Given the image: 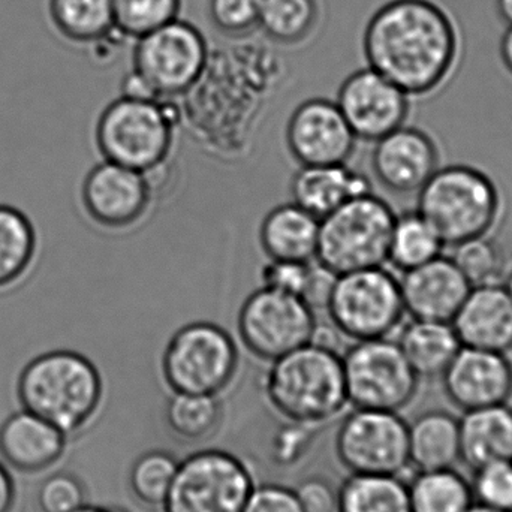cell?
Listing matches in <instances>:
<instances>
[{
  "instance_id": "cell-1",
  "label": "cell",
  "mask_w": 512,
  "mask_h": 512,
  "mask_svg": "<svg viewBox=\"0 0 512 512\" xmlns=\"http://www.w3.org/2000/svg\"><path fill=\"white\" fill-rule=\"evenodd\" d=\"M460 51L459 26L435 0H390L364 29L367 66L411 98L444 87L457 71Z\"/></svg>"
},
{
  "instance_id": "cell-2",
  "label": "cell",
  "mask_w": 512,
  "mask_h": 512,
  "mask_svg": "<svg viewBox=\"0 0 512 512\" xmlns=\"http://www.w3.org/2000/svg\"><path fill=\"white\" fill-rule=\"evenodd\" d=\"M17 397L21 408L68 436L80 432L98 414L104 381L86 355L54 349L36 355L21 369Z\"/></svg>"
},
{
  "instance_id": "cell-3",
  "label": "cell",
  "mask_w": 512,
  "mask_h": 512,
  "mask_svg": "<svg viewBox=\"0 0 512 512\" xmlns=\"http://www.w3.org/2000/svg\"><path fill=\"white\" fill-rule=\"evenodd\" d=\"M264 393L280 417L301 427L330 423L349 406L342 357L316 340L271 361Z\"/></svg>"
},
{
  "instance_id": "cell-4",
  "label": "cell",
  "mask_w": 512,
  "mask_h": 512,
  "mask_svg": "<svg viewBox=\"0 0 512 512\" xmlns=\"http://www.w3.org/2000/svg\"><path fill=\"white\" fill-rule=\"evenodd\" d=\"M417 210L438 231L445 248L492 236L504 213L498 183L471 164L439 167L418 191Z\"/></svg>"
},
{
  "instance_id": "cell-5",
  "label": "cell",
  "mask_w": 512,
  "mask_h": 512,
  "mask_svg": "<svg viewBox=\"0 0 512 512\" xmlns=\"http://www.w3.org/2000/svg\"><path fill=\"white\" fill-rule=\"evenodd\" d=\"M396 213L378 195L352 198L319 222L316 261L336 274L388 262Z\"/></svg>"
},
{
  "instance_id": "cell-6",
  "label": "cell",
  "mask_w": 512,
  "mask_h": 512,
  "mask_svg": "<svg viewBox=\"0 0 512 512\" xmlns=\"http://www.w3.org/2000/svg\"><path fill=\"white\" fill-rule=\"evenodd\" d=\"M95 141L104 161L149 174L170 156L174 120L159 101L120 96L99 114Z\"/></svg>"
},
{
  "instance_id": "cell-7",
  "label": "cell",
  "mask_w": 512,
  "mask_h": 512,
  "mask_svg": "<svg viewBox=\"0 0 512 512\" xmlns=\"http://www.w3.org/2000/svg\"><path fill=\"white\" fill-rule=\"evenodd\" d=\"M161 367L173 393L221 396L239 373V346L221 325L192 322L173 334Z\"/></svg>"
},
{
  "instance_id": "cell-8",
  "label": "cell",
  "mask_w": 512,
  "mask_h": 512,
  "mask_svg": "<svg viewBox=\"0 0 512 512\" xmlns=\"http://www.w3.org/2000/svg\"><path fill=\"white\" fill-rule=\"evenodd\" d=\"M325 310L334 328L354 342L390 337L406 313L399 277L384 265L337 274Z\"/></svg>"
},
{
  "instance_id": "cell-9",
  "label": "cell",
  "mask_w": 512,
  "mask_h": 512,
  "mask_svg": "<svg viewBox=\"0 0 512 512\" xmlns=\"http://www.w3.org/2000/svg\"><path fill=\"white\" fill-rule=\"evenodd\" d=\"M342 360L351 408L400 412L417 396L420 378L390 337L354 342Z\"/></svg>"
},
{
  "instance_id": "cell-10",
  "label": "cell",
  "mask_w": 512,
  "mask_h": 512,
  "mask_svg": "<svg viewBox=\"0 0 512 512\" xmlns=\"http://www.w3.org/2000/svg\"><path fill=\"white\" fill-rule=\"evenodd\" d=\"M255 481L228 451L203 450L179 462L164 512H243Z\"/></svg>"
},
{
  "instance_id": "cell-11",
  "label": "cell",
  "mask_w": 512,
  "mask_h": 512,
  "mask_svg": "<svg viewBox=\"0 0 512 512\" xmlns=\"http://www.w3.org/2000/svg\"><path fill=\"white\" fill-rule=\"evenodd\" d=\"M207 62V39L197 26L182 18L135 39L132 71L146 81L159 101L192 89Z\"/></svg>"
},
{
  "instance_id": "cell-12",
  "label": "cell",
  "mask_w": 512,
  "mask_h": 512,
  "mask_svg": "<svg viewBox=\"0 0 512 512\" xmlns=\"http://www.w3.org/2000/svg\"><path fill=\"white\" fill-rule=\"evenodd\" d=\"M237 331L249 354L271 363L316 340L318 321L300 297L262 286L243 301Z\"/></svg>"
},
{
  "instance_id": "cell-13",
  "label": "cell",
  "mask_w": 512,
  "mask_h": 512,
  "mask_svg": "<svg viewBox=\"0 0 512 512\" xmlns=\"http://www.w3.org/2000/svg\"><path fill=\"white\" fill-rule=\"evenodd\" d=\"M336 454L351 475H400L411 466L408 423L399 412L352 408L337 430Z\"/></svg>"
},
{
  "instance_id": "cell-14",
  "label": "cell",
  "mask_w": 512,
  "mask_h": 512,
  "mask_svg": "<svg viewBox=\"0 0 512 512\" xmlns=\"http://www.w3.org/2000/svg\"><path fill=\"white\" fill-rule=\"evenodd\" d=\"M147 176L102 159L81 183V206L87 218L105 230H125L143 221L153 198Z\"/></svg>"
},
{
  "instance_id": "cell-15",
  "label": "cell",
  "mask_w": 512,
  "mask_h": 512,
  "mask_svg": "<svg viewBox=\"0 0 512 512\" xmlns=\"http://www.w3.org/2000/svg\"><path fill=\"white\" fill-rule=\"evenodd\" d=\"M336 104L357 140L367 143L406 125L411 113V96L369 66L343 81Z\"/></svg>"
},
{
  "instance_id": "cell-16",
  "label": "cell",
  "mask_w": 512,
  "mask_h": 512,
  "mask_svg": "<svg viewBox=\"0 0 512 512\" xmlns=\"http://www.w3.org/2000/svg\"><path fill=\"white\" fill-rule=\"evenodd\" d=\"M285 137L300 167L348 164L358 143L336 101L325 98L301 102L289 117Z\"/></svg>"
},
{
  "instance_id": "cell-17",
  "label": "cell",
  "mask_w": 512,
  "mask_h": 512,
  "mask_svg": "<svg viewBox=\"0 0 512 512\" xmlns=\"http://www.w3.org/2000/svg\"><path fill=\"white\" fill-rule=\"evenodd\" d=\"M370 162L375 179L387 191L418 194L441 167V150L429 132L403 125L375 141Z\"/></svg>"
},
{
  "instance_id": "cell-18",
  "label": "cell",
  "mask_w": 512,
  "mask_h": 512,
  "mask_svg": "<svg viewBox=\"0 0 512 512\" xmlns=\"http://www.w3.org/2000/svg\"><path fill=\"white\" fill-rule=\"evenodd\" d=\"M441 378L448 400L463 412L504 405L512 397V361L502 352L462 346Z\"/></svg>"
},
{
  "instance_id": "cell-19",
  "label": "cell",
  "mask_w": 512,
  "mask_h": 512,
  "mask_svg": "<svg viewBox=\"0 0 512 512\" xmlns=\"http://www.w3.org/2000/svg\"><path fill=\"white\" fill-rule=\"evenodd\" d=\"M399 280L405 312L424 321H453L472 288L453 259L444 255L403 271Z\"/></svg>"
},
{
  "instance_id": "cell-20",
  "label": "cell",
  "mask_w": 512,
  "mask_h": 512,
  "mask_svg": "<svg viewBox=\"0 0 512 512\" xmlns=\"http://www.w3.org/2000/svg\"><path fill=\"white\" fill-rule=\"evenodd\" d=\"M451 324L462 346L508 354L512 351L510 292L504 283L472 286Z\"/></svg>"
},
{
  "instance_id": "cell-21",
  "label": "cell",
  "mask_w": 512,
  "mask_h": 512,
  "mask_svg": "<svg viewBox=\"0 0 512 512\" xmlns=\"http://www.w3.org/2000/svg\"><path fill=\"white\" fill-rule=\"evenodd\" d=\"M66 435L38 415L21 409L0 427V456L21 474H38L59 462Z\"/></svg>"
},
{
  "instance_id": "cell-22",
  "label": "cell",
  "mask_w": 512,
  "mask_h": 512,
  "mask_svg": "<svg viewBox=\"0 0 512 512\" xmlns=\"http://www.w3.org/2000/svg\"><path fill=\"white\" fill-rule=\"evenodd\" d=\"M292 203L321 221L352 198L372 194V180L346 164L300 167L291 180Z\"/></svg>"
},
{
  "instance_id": "cell-23",
  "label": "cell",
  "mask_w": 512,
  "mask_h": 512,
  "mask_svg": "<svg viewBox=\"0 0 512 512\" xmlns=\"http://www.w3.org/2000/svg\"><path fill=\"white\" fill-rule=\"evenodd\" d=\"M460 462L472 471L512 462V409L507 403L474 409L460 418Z\"/></svg>"
},
{
  "instance_id": "cell-24",
  "label": "cell",
  "mask_w": 512,
  "mask_h": 512,
  "mask_svg": "<svg viewBox=\"0 0 512 512\" xmlns=\"http://www.w3.org/2000/svg\"><path fill=\"white\" fill-rule=\"evenodd\" d=\"M319 219L295 203L274 207L262 219L259 245L273 261H315Z\"/></svg>"
},
{
  "instance_id": "cell-25",
  "label": "cell",
  "mask_w": 512,
  "mask_h": 512,
  "mask_svg": "<svg viewBox=\"0 0 512 512\" xmlns=\"http://www.w3.org/2000/svg\"><path fill=\"white\" fill-rule=\"evenodd\" d=\"M409 463L420 471L450 469L460 462V420L441 409L408 424Z\"/></svg>"
},
{
  "instance_id": "cell-26",
  "label": "cell",
  "mask_w": 512,
  "mask_h": 512,
  "mask_svg": "<svg viewBox=\"0 0 512 512\" xmlns=\"http://www.w3.org/2000/svg\"><path fill=\"white\" fill-rule=\"evenodd\" d=\"M418 378H441L462 348L451 322L412 319L396 340Z\"/></svg>"
},
{
  "instance_id": "cell-27",
  "label": "cell",
  "mask_w": 512,
  "mask_h": 512,
  "mask_svg": "<svg viewBox=\"0 0 512 512\" xmlns=\"http://www.w3.org/2000/svg\"><path fill=\"white\" fill-rule=\"evenodd\" d=\"M48 18L56 32L75 45H93L119 35L113 0H48Z\"/></svg>"
},
{
  "instance_id": "cell-28",
  "label": "cell",
  "mask_w": 512,
  "mask_h": 512,
  "mask_svg": "<svg viewBox=\"0 0 512 512\" xmlns=\"http://www.w3.org/2000/svg\"><path fill=\"white\" fill-rule=\"evenodd\" d=\"M38 233L26 213L0 204V292L17 286L38 256Z\"/></svg>"
},
{
  "instance_id": "cell-29",
  "label": "cell",
  "mask_w": 512,
  "mask_h": 512,
  "mask_svg": "<svg viewBox=\"0 0 512 512\" xmlns=\"http://www.w3.org/2000/svg\"><path fill=\"white\" fill-rule=\"evenodd\" d=\"M337 492V512H411L408 484L399 475H351Z\"/></svg>"
},
{
  "instance_id": "cell-30",
  "label": "cell",
  "mask_w": 512,
  "mask_h": 512,
  "mask_svg": "<svg viewBox=\"0 0 512 512\" xmlns=\"http://www.w3.org/2000/svg\"><path fill=\"white\" fill-rule=\"evenodd\" d=\"M408 493L411 512H466L474 504L471 483L454 468L417 472Z\"/></svg>"
},
{
  "instance_id": "cell-31",
  "label": "cell",
  "mask_w": 512,
  "mask_h": 512,
  "mask_svg": "<svg viewBox=\"0 0 512 512\" xmlns=\"http://www.w3.org/2000/svg\"><path fill=\"white\" fill-rule=\"evenodd\" d=\"M319 21L318 0H262L259 30L280 47H297L309 41Z\"/></svg>"
},
{
  "instance_id": "cell-32",
  "label": "cell",
  "mask_w": 512,
  "mask_h": 512,
  "mask_svg": "<svg viewBox=\"0 0 512 512\" xmlns=\"http://www.w3.org/2000/svg\"><path fill=\"white\" fill-rule=\"evenodd\" d=\"M444 249L438 231L417 209L396 215L388 248V262L394 268L403 273L420 267L441 256Z\"/></svg>"
},
{
  "instance_id": "cell-33",
  "label": "cell",
  "mask_w": 512,
  "mask_h": 512,
  "mask_svg": "<svg viewBox=\"0 0 512 512\" xmlns=\"http://www.w3.org/2000/svg\"><path fill=\"white\" fill-rule=\"evenodd\" d=\"M168 427L180 441L203 442L218 432L222 421L219 396L173 393L165 409Z\"/></svg>"
},
{
  "instance_id": "cell-34",
  "label": "cell",
  "mask_w": 512,
  "mask_h": 512,
  "mask_svg": "<svg viewBox=\"0 0 512 512\" xmlns=\"http://www.w3.org/2000/svg\"><path fill=\"white\" fill-rule=\"evenodd\" d=\"M182 6L183 0H113L114 26L135 41L180 18Z\"/></svg>"
},
{
  "instance_id": "cell-35",
  "label": "cell",
  "mask_w": 512,
  "mask_h": 512,
  "mask_svg": "<svg viewBox=\"0 0 512 512\" xmlns=\"http://www.w3.org/2000/svg\"><path fill=\"white\" fill-rule=\"evenodd\" d=\"M451 249L450 258L471 286L502 283V277L507 274V258L492 236L475 237Z\"/></svg>"
},
{
  "instance_id": "cell-36",
  "label": "cell",
  "mask_w": 512,
  "mask_h": 512,
  "mask_svg": "<svg viewBox=\"0 0 512 512\" xmlns=\"http://www.w3.org/2000/svg\"><path fill=\"white\" fill-rule=\"evenodd\" d=\"M177 468L179 462L167 451H149L138 457L129 478L135 498L150 507H162L176 477Z\"/></svg>"
},
{
  "instance_id": "cell-37",
  "label": "cell",
  "mask_w": 512,
  "mask_h": 512,
  "mask_svg": "<svg viewBox=\"0 0 512 512\" xmlns=\"http://www.w3.org/2000/svg\"><path fill=\"white\" fill-rule=\"evenodd\" d=\"M262 0H207L213 29L228 38H245L259 30Z\"/></svg>"
},
{
  "instance_id": "cell-38",
  "label": "cell",
  "mask_w": 512,
  "mask_h": 512,
  "mask_svg": "<svg viewBox=\"0 0 512 512\" xmlns=\"http://www.w3.org/2000/svg\"><path fill=\"white\" fill-rule=\"evenodd\" d=\"M471 489L477 504L512 512V462L490 463L475 469Z\"/></svg>"
},
{
  "instance_id": "cell-39",
  "label": "cell",
  "mask_w": 512,
  "mask_h": 512,
  "mask_svg": "<svg viewBox=\"0 0 512 512\" xmlns=\"http://www.w3.org/2000/svg\"><path fill=\"white\" fill-rule=\"evenodd\" d=\"M315 261H273L262 267V286L286 292V294L300 297L306 301L307 294L312 288L313 277H315Z\"/></svg>"
},
{
  "instance_id": "cell-40",
  "label": "cell",
  "mask_w": 512,
  "mask_h": 512,
  "mask_svg": "<svg viewBox=\"0 0 512 512\" xmlns=\"http://www.w3.org/2000/svg\"><path fill=\"white\" fill-rule=\"evenodd\" d=\"M36 502L41 512H72L86 504V492L75 475L57 472L39 486Z\"/></svg>"
},
{
  "instance_id": "cell-41",
  "label": "cell",
  "mask_w": 512,
  "mask_h": 512,
  "mask_svg": "<svg viewBox=\"0 0 512 512\" xmlns=\"http://www.w3.org/2000/svg\"><path fill=\"white\" fill-rule=\"evenodd\" d=\"M243 512H303L295 490L277 484L255 486Z\"/></svg>"
},
{
  "instance_id": "cell-42",
  "label": "cell",
  "mask_w": 512,
  "mask_h": 512,
  "mask_svg": "<svg viewBox=\"0 0 512 512\" xmlns=\"http://www.w3.org/2000/svg\"><path fill=\"white\" fill-rule=\"evenodd\" d=\"M295 495L303 512H337L339 492L325 478L310 477L301 481Z\"/></svg>"
},
{
  "instance_id": "cell-43",
  "label": "cell",
  "mask_w": 512,
  "mask_h": 512,
  "mask_svg": "<svg viewBox=\"0 0 512 512\" xmlns=\"http://www.w3.org/2000/svg\"><path fill=\"white\" fill-rule=\"evenodd\" d=\"M15 505V484L5 466L0 463V512H12Z\"/></svg>"
},
{
  "instance_id": "cell-44",
  "label": "cell",
  "mask_w": 512,
  "mask_h": 512,
  "mask_svg": "<svg viewBox=\"0 0 512 512\" xmlns=\"http://www.w3.org/2000/svg\"><path fill=\"white\" fill-rule=\"evenodd\" d=\"M501 59L507 71L512 75V26H508L501 39Z\"/></svg>"
},
{
  "instance_id": "cell-45",
  "label": "cell",
  "mask_w": 512,
  "mask_h": 512,
  "mask_svg": "<svg viewBox=\"0 0 512 512\" xmlns=\"http://www.w3.org/2000/svg\"><path fill=\"white\" fill-rule=\"evenodd\" d=\"M496 11L507 26H512V0H495Z\"/></svg>"
},
{
  "instance_id": "cell-46",
  "label": "cell",
  "mask_w": 512,
  "mask_h": 512,
  "mask_svg": "<svg viewBox=\"0 0 512 512\" xmlns=\"http://www.w3.org/2000/svg\"><path fill=\"white\" fill-rule=\"evenodd\" d=\"M72 512H111L107 510V508L102 507H93V505L84 504L83 507L78 508V510Z\"/></svg>"
},
{
  "instance_id": "cell-47",
  "label": "cell",
  "mask_w": 512,
  "mask_h": 512,
  "mask_svg": "<svg viewBox=\"0 0 512 512\" xmlns=\"http://www.w3.org/2000/svg\"><path fill=\"white\" fill-rule=\"evenodd\" d=\"M466 512H505V511L493 510V508L484 507V505L477 504V502H474V504H472V507L469 508V510Z\"/></svg>"
},
{
  "instance_id": "cell-48",
  "label": "cell",
  "mask_w": 512,
  "mask_h": 512,
  "mask_svg": "<svg viewBox=\"0 0 512 512\" xmlns=\"http://www.w3.org/2000/svg\"><path fill=\"white\" fill-rule=\"evenodd\" d=\"M504 286L512 297V267L510 270H507V274H505Z\"/></svg>"
}]
</instances>
